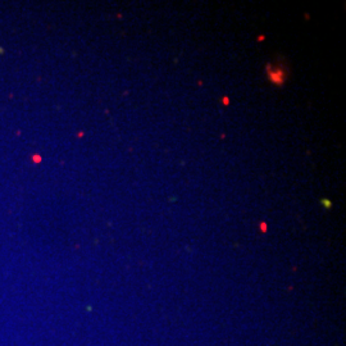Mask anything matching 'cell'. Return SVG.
Listing matches in <instances>:
<instances>
[{
  "label": "cell",
  "instance_id": "1",
  "mask_svg": "<svg viewBox=\"0 0 346 346\" xmlns=\"http://www.w3.org/2000/svg\"><path fill=\"white\" fill-rule=\"evenodd\" d=\"M265 71H267L268 80L273 85H280L281 86L285 82V80L287 79V71L282 64H276V66L268 64Z\"/></svg>",
  "mask_w": 346,
  "mask_h": 346
},
{
  "label": "cell",
  "instance_id": "2",
  "mask_svg": "<svg viewBox=\"0 0 346 346\" xmlns=\"http://www.w3.org/2000/svg\"><path fill=\"white\" fill-rule=\"evenodd\" d=\"M322 204H323V205H326V207H327V208H330V207H331V203L326 202V199H324V200H322Z\"/></svg>",
  "mask_w": 346,
  "mask_h": 346
}]
</instances>
